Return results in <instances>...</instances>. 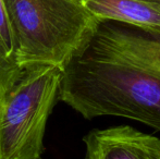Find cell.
Segmentation results:
<instances>
[{
	"instance_id": "2",
	"label": "cell",
	"mask_w": 160,
	"mask_h": 159,
	"mask_svg": "<svg viewBox=\"0 0 160 159\" xmlns=\"http://www.w3.org/2000/svg\"><path fill=\"white\" fill-rule=\"evenodd\" d=\"M10 22L21 69H62L99 20L76 0H1Z\"/></svg>"
},
{
	"instance_id": "6",
	"label": "cell",
	"mask_w": 160,
	"mask_h": 159,
	"mask_svg": "<svg viewBox=\"0 0 160 159\" xmlns=\"http://www.w3.org/2000/svg\"><path fill=\"white\" fill-rule=\"evenodd\" d=\"M21 72L14 36L0 0V102L19 80Z\"/></svg>"
},
{
	"instance_id": "5",
	"label": "cell",
	"mask_w": 160,
	"mask_h": 159,
	"mask_svg": "<svg viewBox=\"0 0 160 159\" xmlns=\"http://www.w3.org/2000/svg\"><path fill=\"white\" fill-rule=\"evenodd\" d=\"M83 7L98 20L160 28V0H89Z\"/></svg>"
},
{
	"instance_id": "3",
	"label": "cell",
	"mask_w": 160,
	"mask_h": 159,
	"mask_svg": "<svg viewBox=\"0 0 160 159\" xmlns=\"http://www.w3.org/2000/svg\"><path fill=\"white\" fill-rule=\"evenodd\" d=\"M61 69L34 66L0 102V159H42L48 118L58 99Z\"/></svg>"
},
{
	"instance_id": "4",
	"label": "cell",
	"mask_w": 160,
	"mask_h": 159,
	"mask_svg": "<svg viewBox=\"0 0 160 159\" xmlns=\"http://www.w3.org/2000/svg\"><path fill=\"white\" fill-rule=\"evenodd\" d=\"M83 141L85 159H160V138L130 125L92 130Z\"/></svg>"
},
{
	"instance_id": "7",
	"label": "cell",
	"mask_w": 160,
	"mask_h": 159,
	"mask_svg": "<svg viewBox=\"0 0 160 159\" xmlns=\"http://www.w3.org/2000/svg\"><path fill=\"white\" fill-rule=\"evenodd\" d=\"M76 1H78V3L83 4V3H84V2H86V1H89V0H76Z\"/></svg>"
},
{
	"instance_id": "1",
	"label": "cell",
	"mask_w": 160,
	"mask_h": 159,
	"mask_svg": "<svg viewBox=\"0 0 160 159\" xmlns=\"http://www.w3.org/2000/svg\"><path fill=\"white\" fill-rule=\"evenodd\" d=\"M58 100L85 119L120 117L160 131V28L99 20L61 69Z\"/></svg>"
}]
</instances>
